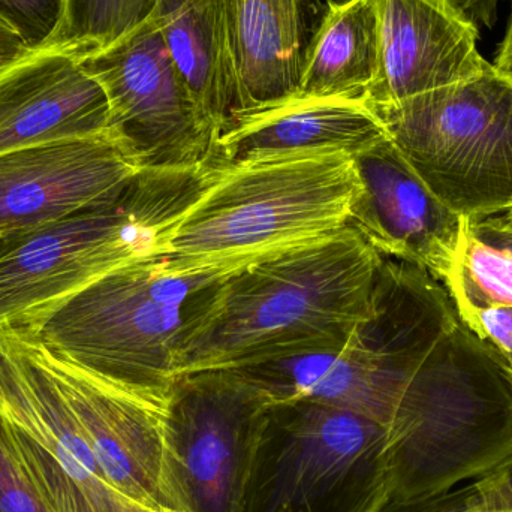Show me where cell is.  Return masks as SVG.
<instances>
[{
    "mask_svg": "<svg viewBox=\"0 0 512 512\" xmlns=\"http://www.w3.org/2000/svg\"><path fill=\"white\" fill-rule=\"evenodd\" d=\"M379 264L381 254L346 225L243 265L222 282L179 375L340 348L372 315Z\"/></svg>",
    "mask_w": 512,
    "mask_h": 512,
    "instance_id": "cell-1",
    "label": "cell"
},
{
    "mask_svg": "<svg viewBox=\"0 0 512 512\" xmlns=\"http://www.w3.org/2000/svg\"><path fill=\"white\" fill-rule=\"evenodd\" d=\"M243 264L176 270L152 256L105 274L27 328L48 352L165 408L186 348Z\"/></svg>",
    "mask_w": 512,
    "mask_h": 512,
    "instance_id": "cell-2",
    "label": "cell"
},
{
    "mask_svg": "<svg viewBox=\"0 0 512 512\" xmlns=\"http://www.w3.org/2000/svg\"><path fill=\"white\" fill-rule=\"evenodd\" d=\"M221 173L212 162L141 168L107 203L0 237V328L30 327L105 274L162 255Z\"/></svg>",
    "mask_w": 512,
    "mask_h": 512,
    "instance_id": "cell-3",
    "label": "cell"
},
{
    "mask_svg": "<svg viewBox=\"0 0 512 512\" xmlns=\"http://www.w3.org/2000/svg\"><path fill=\"white\" fill-rule=\"evenodd\" d=\"M512 456V369L462 319L436 343L388 426L390 502L451 492Z\"/></svg>",
    "mask_w": 512,
    "mask_h": 512,
    "instance_id": "cell-4",
    "label": "cell"
},
{
    "mask_svg": "<svg viewBox=\"0 0 512 512\" xmlns=\"http://www.w3.org/2000/svg\"><path fill=\"white\" fill-rule=\"evenodd\" d=\"M361 189L354 158L343 152L227 168L183 216L159 256L176 270L252 262L342 230Z\"/></svg>",
    "mask_w": 512,
    "mask_h": 512,
    "instance_id": "cell-5",
    "label": "cell"
},
{
    "mask_svg": "<svg viewBox=\"0 0 512 512\" xmlns=\"http://www.w3.org/2000/svg\"><path fill=\"white\" fill-rule=\"evenodd\" d=\"M367 107L454 212L484 219L511 209L512 81L493 63L472 80Z\"/></svg>",
    "mask_w": 512,
    "mask_h": 512,
    "instance_id": "cell-6",
    "label": "cell"
},
{
    "mask_svg": "<svg viewBox=\"0 0 512 512\" xmlns=\"http://www.w3.org/2000/svg\"><path fill=\"white\" fill-rule=\"evenodd\" d=\"M388 427L315 400L271 403L243 512H381Z\"/></svg>",
    "mask_w": 512,
    "mask_h": 512,
    "instance_id": "cell-7",
    "label": "cell"
},
{
    "mask_svg": "<svg viewBox=\"0 0 512 512\" xmlns=\"http://www.w3.org/2000/svg\"><path fill=\"white\" fill-rule=\"evenodd\" d=\"M271 399L230 369L174 379L165 405V450L176 512H243Z\"/></svg>",
    "mask_w": 512,
    "mask_h": 512,
    "instance_id": "cell-8",
    "label": "cell"
},
{
    "mask_svg": "<svg viewBox=\"0 0 512 512\" xmlns=\"http://www.w3.org/2000/svg\"><path fill=\"white\" fill-rule=\"evenodd\" d=\"M110 104V129L140 168H191L212 161L218 131L192 98L155 18L81 54Z\"/></svg>",
    "mask_w": 512,
    "mask_h": 512,
    "instance_id": "cell-9",
    "label": "cell"
},
{
    "mask_svg": "<svg viewBox=\"0 0 512 512\" xmlns=\"http://www.w3.org/2000/svg\"><path fill=\"white\" fill-rule=\"evenodd\" d=\"M0 415L48 512H114L111 487L29 333L0 328Z\"/></svg>",
    "mask_w": 512,
    "mask_h": 512,
    "instance_id": "cell-10",
    "label": "cell"
},
{
    "mask_svg": "<svg viewBox=\"0 0 512 512\" xmlns=\"http://www.w3.org/2000/svg\"><path fill=\"white\" fill-rule=\"evenodd\" d=\"M39 349L108 486L146 510L176 512L168 489L165 408Z\"/></svg>",
    "mask_w": 512,
    "mask_h": 512,
    "instance_id": "cell-11",
    "label": "cell"
},
{
    "mask_svg": "<svg viewBox=\"0 0 512 512\" xmlns=\"http://www.w3.org/2000/svg\"><path fill=\"white\" fill-rule=\"evenodd\" d=\"M114 131L0 155V237L36 230L113 200L140 171Z\"/></svg>",
    "mask_w": 512,
    "mask_h": 512,
    "instance_id": "cell-12",
    "label": "cell"
},
{
    "mask_svg": "<svg viewBox=\"0 0 512 512\" xmlns=\"http://www.w3.org/2000/svg\"><path fill=\"white\" fill-rule=\"evenodd\" d=\"M352 158L363 189L349 227L378 254L420 265L438 280L447 279L469 219L433 194L390 138Z\"/></svg>",
    "mask_w": 512,
    "mask_h": 512,
    "instance_id": "cell-13",
    "label": "cell"
},
{
    "mask_svg": "<svg viewBox=\"0 0 512 512\" xmlns=\"http://www.w3.org/2000/svg\"><path fill=\"white\" fill-rule=\"evenodd\" d=\"M379 15V71L367 105H387L478 77V24L454 0H373Z\"/></svg>",
    "mask_w": 512,
    "mask_h": 512,
    "instance_id": "cell-14",
    "label": "cell"
},
{
    "mask_svg": "<svg viewBox=\"0 0 512 512\" xmlns=\"http://www.w3.org/2000/svg\"><path fill=\"white\" fill-rule=\"evenodd\" d=\"M110 131V104L81 54L30 51L0 74V155Z\"/></svg>",
    "mask_w": 512,
    "mask_h": 512,
    "instance_id": "cell-15",
    "label": "cell"
},
{
    "mask_svg": "<svg viewBox=\"0 0 512 512\" xmlns=\"http://www.w3.org/2000/svg\"><path fill=\"white\" fill-rule=\"evenodd\" d=\"M387 138L364 101L300 99L231 119L219 131L212 161L222 170L303 153L355 156Z\"/></svg>",
    "mask_w": 512,
    "mask_h": 512,
    "instance_id": "cell-16",
    "label": "cell"
},
{
    "mask_svg": "<svg viewBox=\"0 0 512 512\" xmlns=\"http://www.w3.org/2000/svg\"><path fill=\"white\" fill-rule=\"evenodd\" d=\"M230 370L254 382L273 403L315 400L385 427L409 384V378L385 361L358 327L340 348Z\"/></svg>",
    "mask_w": 512,
    "mask_h": 512,
    "instance_id": "cell-17",
    "label": "cell"
},
{
    "mask_svg": "<svg viewBox=\"0 0 512 512\" xmlns=\"http://www.w3.org/2000/svg\"><path fill=\"white\" fill-rule=\"evenodd\" d=\"M236 75L234 117L297 98L313 0H224Z\"/></svg>",
    "mask_w": 512,
    "mask_h": 512,
    "instance_id": "cell-18",
    "label": "cell"
},
{
    "mask_svg": "<svg viewBox=\"0 0 512 512\" xmlns=\"http://www.w3.org/2000/svg\"><path fill=\"white\" fill-rule=\"evenodd\" d=\"M150 17L192 98L219 134L237 108L224 0H158Z\"/></svg>",
    "mask_w": 512,
    "mask_h": 512,
    "instance_id": "cell-19",
    "label": "cell"
},
{
    "mask_svg": "<svg viewBox=\"0 0 512 512\" xmlns=\"http://www.w3.org/2000/svg\"><path fill=\"white\" fill-rule=\"evenodd\" d=\"M379 53L373 0L328 2L307 45L297 98L364 101L378 75Z\"/></svg>",
    "mask_w": 512,
    "mask_h": 512,
    "instance_id": "cell-20",
    "label": "cell"
},
{
    "mask_svg": "<svg viewBox=\"0 0 512 512\" xmlns=\"http://www.w3.org/2000/svg\"><path fill=\"white\" fill-rule=\"evenodd\" d=\"M444 283L460 319L489 307L512 306V259L466 233Z\"/></svg>",
    "mask_w": 512,
    "mask_h": 512,
    "instance_id": "cell-21",
    "label": "cell"
},
{
    "mask_svg": "<svg viewBox=\"0 0 512 512\" xmlns=\"http://www.w3.org/2000/svg\"><path fill=\"white\" fill-rule=\"evenodd\" d=\"M65 0H0V23L21 39L27 50L47 47L59 29Z\"/></svg>",
    "mask_w": 512,
    "mask_h": 512,
    "instance_id": "cell-22",
    "label": "cell"
},
{
    "mask_svg": "<svg viewBox=\"0 0 512 512\" xmlns=\"http://www.w3.org/2000/svg\"><path fill=\"white\" fill-rule=\"evenodd\" d=\"M0 512H48L24 471L11 433L0 415Z\"/></svg>",
    "mask_w": 512,
    "mask_h": 512,
    "instance_id": "cell-23",
    "label": "cell"
},
{
    "mask_svg": "<svg viewBox=\"0 0 512 512\" xmlns=\"http://www.w3.org/2000/svg\"><path fill=\"white\" fill-rule=\"evenodd\" d=\"M462 321L472 333L498 351L512 369V306L478 310Z\"/></svg>",
    "mask_w": 512,
    "mask_h": 512,
    "instance_id": "cell-24",
    "label": "cell"
},
{
    "mask_svg": "<svg viewBox=\"0 0 512 512\" xmlns=\"http://www.w3.org/2000/svg\"><path fill=\"white\" fill-rule=\"evenodd\" d=\"M381 512H483L474 484L435 498L414 502H388Z\"/></svg>",
    "mask_w": 512,
    "mask_h": 512,
    "instance_id": "cell-25",
    "label": "cell"
},
{
    "mask_svg": "<svg viewBox=\"0 0 512 512\" xmlns=\"http://www.w3.org/2000/svg\"><path fill=\"white\" fill-rule=\"evenodd\" d=\"M481 511L512 510V456L474 483Z\"/></svg>",
    "mask_w": 512,
    "mask_h": 512,
    "instance_id": "cell-26",
    "label": "cell"
},
{
    "mask_svg": "<svg viewBox=\"0 0 512 512\" xmlns=\"http://www.w3.org/2000/svg\"><path fill=\"white\" fill-rule=\"evenodd\" d=\"M468 233L481 245L512 259V230L499 224L495 216L469 219Z\"/></svg>",
    "mask_w": 512,
    "mask_h": 512,
    "instance_id": "cell-27",
    "label": "cell"
},
{
    "mask_svg": "<svg viewBox=\"0 0 512 512\" xmlns=\"http://www.w3.org/2000/svg\"><path fill=\"white\" fill-rule=\"evenodd\" d=\"M29 53L21 39L0 23V74Z\"/></svg>",
    "mask_w": 512,
    "mask_h": 512,
    "instance_id": "cell-28",
    "label": "cell"
},
{
    "mask_svg": "<svg viewBox=\"0 0 512 512\" xmlns=\"http://www.w3.org/2000/svg\"><path fill=\"white\" fill-rule=\"evenodd\" d=\"M472 20L486 27L498 20V0H454Z\"/></svg>",
    "mask_w": 512,
    "mask_h": 512,
    "instance_id": "cell-29",
    "label": "cell"
},
{
    "mask_svg": "<svg viewBox=\"0 0 512 512\" xmlns=\"http://www.w3.org/2000/svg\"><path fill=\"white\" fill-rule=\"evenodd\" d=\"M508 2L511 3L510 20H508L504 41L499 44L498 51H496L495 63H493V65L502 72L511 71L512 69V0H508Z\"/></svg>",
    "mask_w": 512,
    "mask_h": 512,
    "instance_id": "cell-30",
    "label": "cell"
},
{
    "mask_svg": "<svg viewBox=\"0 0 512 512\" xmlns=\"http://www.w3.org/2000/svg\"><path fill=\"white\" fill-rule=\"evenodd\" d=\"M111 504H113L114 512H152L146 510V508L140 507V505L132 502L131 499L125 498L120 495L116 490H110Z\"/></svg>",
    "mask_w": 512,
    "mask_h": 512,
    "instance_id": "cell-31",
    "label": "cell"
},
{
    "mask_svg": "<svg viewBox=\"0 0 512 512\" xmlns=\"http://www.w3.org/2000/svg\"><path fill=\"white\" fill-rule=\"evenodd\" d=\"M496 221L499 222V224L504 225V227L510 228L512 230V207L508 212H505L502 216H495Z\"/></svg>",
    "mask_w": 512,
    "mask_h": 512,
    "instance_id": "cell-32",
    "label": "cell"
},
{
    "mask_svg": "<svg viewBox=\"0 0 512 512\" xmlns=\"http://www.w3.org/2000/svg\"><path fill=\"white\" fill-rule=\"evenodd\" d=\"M504 74L507 75V77L510 78V80L512 81V69L511 71H505Z\"/></svg>",
    "mask_w": 512,
    "mask_h": 512,
    "instance_id": "cell-33",
    "label": "cell"
},
{
    "mask_svg": "<svg viewBox=\"0 0 512 512\" xmlns=\"http://www.w3.org/2000/svg\"><path fill=\"white\" fill-rule=\"evenodd\" d=\"M483 512H512V510L483 511Z\"/></svg>",
    "mask_w": 512,
    "mask_h": 512,
    "instance_id": "cell-34",
    "label": "cell"
}]
</instances>
